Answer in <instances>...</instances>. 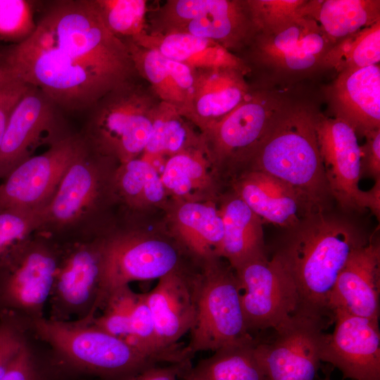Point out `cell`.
<instances>
[{"mask_svg": "<svg viewBox=\"0 0 380 380\" xmlns=\"http://www.w3.org/2000/svg\"><path fill=\"white\" fill-rule=\"evenodd\" d=\"M288 104L276 94L251 87L235 108L201 132L210 164L240 166Z\"/></svg>", "mask_w": 380, "mask_h": 380, "instance_id": "8fae6325", "label": "cell"}, {"mask_svg": "<svg viewBox=\"0 0 380 380\" xmlns=\"http://www.w3.org/2000/svg\"><path fill=\"white\" fill-rule=\"evenodd\" d=\"M220 258L203 260V272L194 275L196 315L185 347L191 356L255 339L246 324L236 274Z\"/></svg>", "mask_w": 380, "mask_h": 380, "instance_id": "52a82bcc", "label": "cell"}, {"mask_svg": "<svg viewBox=\"0 0 380 380\" xmlns=\"http://www.w3.org/2000/svg\"><path fill=\"white\" fill-rule=\"evenodd\" d=\"M330 211L309 213L288 228L272 258L294 284L298 310L333 319L329 302L336 279L369 236Z\"/></svg>", "mask_w": 380, "mask_h": 380, "instance_id": "6da1fadb", "label": "cell"}, {"mask_svg": "<svg viewBox=\"0 0 380 380\" xmlns=\"http://www.w3.org/2000/svg\"><path fill=\"white\" fill-rule=\"evenodd\" d=\"M331 46L318 24L301 16L273 32L257 34L243 53L251 62L293 72L320 66Z\"/></svg>", "mask_w": 380, "mask_h": 380, "instance_id": "d6986e66", "label": "cell"}, {"mask_svg": "<svg viewBox=\"0 0 380 380\" xmlns=\"http://www.w3.org/2000/svg\"><path fill=\"white\" fill-rule=\"evenodd\" d=\"M234 188L235 194L262 220L286 229L312 213L291 186L263 172L243 171Z\"/></svg>", "mask_w": 380, "mask_h": 380, "instance_id": "d4e9b609", "label": "cell"}, {"mask_svg": "<svg viewBox=\"0 0 380 380\" xmlns=\"http://www.w3.org/2000/svg\"><path fill=\"white\" fill-rule=\"evenodd\" d=\"M1 58L19 80L42 90L61 110H89L115 88L54 45L37 26Z\"/></svg>", "mask_w": 380, "mask_h": 380, "instance_id": "277c9868", "label": "cell"}, {"mask_svg": "<svg viewBox=\"0 0 380 380\" xmlns=\"http://www.w3.org/2000/svg\"><path fill=\"white\" fill-rule=\"evenodd\" d=\"M31 329L58 364L80 372L122 380L160 363L93 326L89 319L57 322L44 317L32 322Z\"/></svg>", "mask_w": 380, "mask_h": 380, "instance_id": "8992f818", "label": "cell"}, {"mask_svg": "<svg viewBox=\"0 0 380 380\" xmlns=\"http://www.w3.org/2000/svg\"><path fill=\"white\" fill-rule=\"evenodd\" d=\"M320 380H331V379H330L329 375H327L324 379H320Z\"/></svg>", "mask_w": 380, "mask_h": 380, "instance_id": "c3c4849f", "label": "cell"}, {"mask_svg": "<svg viewBox=\"0 0 380 380\" xmlns=\"http://www.w3.org/2000/svg\"><path fill=\"white\" fill-rule=\"evenodd\" d=\"M380 296V243L370 236L356 249L340 272L330 296L329 308L379 322Z\"/></svg>", "mask_w": 380, "mask_h": 380, "instance_id": "ffe728a7", "label": "cell"}, {"mask_svg": "<svg viewBox=\"0 0 380 380\" xmlns=\"http://www.w3.org/2000/svg\"><path fill=\"white\" fill-rule=\"evenodd\" d=\"M194 127H196L182 116L175 106L160 101L156 110L151 135L142 156H162L168 158L185 149L203 144L201 133H196Z\"/></svg>", "mask_w": 380, "mask_h": 380, "instance_id": "1f68e13d", "label": "cell"}, {"mask_svg": "<svg viewBox=\"0 0 380 380\" xmlns=\"http://www.w3.org/2000/svg\"><path fill=\"white\" fill-rule=\"evenodd\" d=\"M113 159L86 142L44 208V224L38 232L58 242L94 235L91 227L107 188L106 166Z\"/></svg>", "mask_w": 380, "mask_h": 380, "instance_id": "9c48e42d", "label": "cell"}, {"mask_svg": "<svg viewBox=\"0 0 380 380\" xmlns=\"http://www.w3.org/2000/svg\"><path fill=\"white\" fill-rule=\"evenodd\" d=\"M145 297L160 346L182 349L177 341L190 331L195 319L194 276L186 275L181 269L171 272L158 279Z\"/></svg>", "mask_w": 380, "mask_h": 380, "instance_id": "7402d4cb", "label": "cell"}, {"mask_svg": "<svg viewBox=\"0 0 380 380\" xmlns=\"http://www.w3.org/2000/svg\"><path fill=\"white\" fill-rule=\"evenodd\" d=\"M210 165L203 144L168 157L160 175L165 192L186 197L207 186L210 182Z\"/></svg>", "mask_w": 380, "mask_h": 380, "instance_id": "836d02e7", "label": "cell"}, {"mask_svg": "<svg viewBox=\"0 0 380 380\" xmlns=\"http://www.w3.org/2000/svg\"><path fill=\"white\" fill-rule=\"evenodd\" d=\"M32 334L31 322L12 314H0V380Z\"/></svg>", "mask_w": 380, "mask_h": 380, "instance_id": "60d3db41", "label": "cell"}, {"mask_svg": "<svg viewBox=\"0 0 380 380\" xmlns=\"http://www.w3.org/2000/svg\"><path fill=\"white\" fill-rule=\"evenodd\" d=\"M28 87L18 80L0 88V146L11 113Z\"/></svg>", "mask_w": 380, "mask_h": 380, "instance_id": "ee69618b", "label": "cell"}, {"mask_svg": "<svg viewBox=\"0 0 380 380\" xmlns=\"http://www.w3.org/2000/svg\"><path fill=\"white\" fill-rule=\"evenodd\" d=\"M19 80L10 68L0 59V88L15 81Z\"/></svg>", "mask_w": 380, "mask_h": 380, "instance_id": "7dc6e473", "label": "cell"}, {"mask_svg": "<svg viewBox=\"0 0 380 380\" xmlns=\"http://www.w3.org/2000/svg\"><path fill=\"white\" fill-rule=\"evenodd\" d=\"M303 15L314 20L331 46L380 20L379 0H307Z\"/></svg>", "mask_w": 380, "mask_h": 380, "instance_id": "f1b7e54d", "label": "cell"}, {"mask_svg": "<svg viewBox=\"0 0 380 380\" xmlns=\"http://www.w3.org/2000/svg\"><path fill=\"white\" fill-rule=\"evenodd\" d=\"M130 39L194 69L229 68L239 70L246 75L252 71L239 56L204 37L187 33L159 34L145 31Z\"/></svg>", "mask_w": 380, "mask_h": 380, "instance_id": "4316f807", "label": "cell"}, {"mask_svg": "<svg viewBox=\"0 0 380 380\" xmlns=\"http://www.w3.org/2000/svg\"><path fill=\"white\" fill-rule=\"evenodd\" d=\"M122 39L137 74L148 82L161 101L175 106L185 117L191 106L194 69L139 46L129 38Z\"/></svg>", "mask_w": 380, "mask_h": 380, "instance_id": "484cf974", "label": "cell"}, {"mask_svg": "<svg viewBox=\"0 0 380 380\" xmlns=\"http://www.w3.org/2000/svg\"><path fill=\"white\" fill-rule=\"evenodd\" d=\"M161 101L139 75L112 89L89 110L87 144L119 163L143 153Z\"/></svg>", "mask_w": 380, "mask_h": 380, "instance_id": "5b68a950", "label": "cell"}, {"mask_svg": "<svg viewBox=\"0 0 380 380\" xmlns=\"http://www.w3.org/2000/svg\"><path fill=\"white\" fill-rule=\"evenodd\" d=\"M42 346L32 333L1 380H42L38 362Z\"/></svg>", "mask_w": 380, "mask_h": 380, "instance_id": "b9f144b4", "label": "cell"}, {"mask_svg": "<svg viewBox=\"0 0 380 380\" xmlns=\"http://www.w3.org/2000/svg\"><path fill=\"white\" fill-rule=\"evenodd\" d=\"M61 109L42 90L29 85L9 118L0 146V178L32 157L39 146L66 137Z\"/></svg>", "mask_w": 380, "mask_h": 380, "instance_id": "2e32d148", "label": "cell"}, {"mask_svg": "<svg viewBox=\"0 0 380 380\" xmlns=\"http://www.w3.org/2000/svg\"><path fill=\"white\" fill-rule=\"evenodd\" d=\"M44 220L42 209H0V256L18 241L38 232Z\"/></svg>", "mask_w": 380, "mask_h": 380, "instance_id": "f35d334b", "label": "cell"}, {"mask_svg": "<svg viewBox=\"0 0 380 380\" xmlns=\"http://www.w3.org/2000/svg\"><path fill=\"white\" fill-rule=\"evenodd\" d=\"M365 209H369L378 220L380 217V179L374 182L373 186L366 191Z\"/></svg>", "mask_w": 380, "mask_h": 380, "instance_id": "bcb514c9", "label": "cell"}, {"mask_svg": "<svg viewBox=\"0 0 380 380\" xmlns=\"http://www.w3.org/2000/svg\"><path fill=\"white\" fill-rule=\"evenodd\" d=\"M360 148V178L380 179V129L365 136Z\"/></svg>", "mask_w": 380, "mask_h": 380, "instance_id": "7bdbcfd3", "label": "cell"}, {"mask_svg": "<svg viewBox=\"0 0 380 380\" xmlns=\"http://www.w3.org/2000/svg\"><path fill=\"white\" fill-rule=\"evenodd\" d=\"M332 315L335 326L322 335L321 362L338 368L345 378L380 380L379 322L338 308Z\"/></svg>", "mask_w": 380, "mask_h": 380, "instance_id": "ac0fdd59", "label": "cell"}, {"mask_svg": "<svg viewBox=\"0 0 380 380\" xmlns=\"http://www.w3.org/2000/svg\"><path fill=\"white\" fill-rule=\"evenodd\" d=\"M252 341L222 347L190 367L183 380H266Z\"/></svg>", "mask_w": 380, "mask_h": 380, "instance_id": "4dcf8cb0", "label": "cell"}, {"mask_svg": "<svg viewBox=\"0 0 380 380\" xmlns=\"http://www.w3.org/2000/svg\"><path fill=\"white\" fill-rule=\"evenodd\" d=\"M316 115L310 107L288 104L240 165L291 186L310 213L330 211L334 201L319 151Z\"/></svg>", "mask_w": 380, "mask_h": 380, "instance_id": "7a4b0ae2", "label": "cell"}, {"mask_svg": "<svg viewBox=\"0 0 380 380\" xmlns=\"http://www.w3.org/2000/svg\"><path fill=\"white\" fill-rule=\"evenodd\" d=\"M108 29L115 36L133 39L146 31V0H94Z\"/></svg>", "mask_w": 380, "mask_h": 380, "instance_id": "d590c367", "label": "cell"}, {"mask_svg": "<svg viewBox=\"0 0 380 380\" xmlns=\"http://www.w3.org/2000/svg\"><path fill=\"white\" fill-rule=\"evenodd\" d=\"M175 227L182 243L194 255L203 260L218 257L224 225L213 203H182L176 212Z\"/></svg>", "mask_w": 380, "mask_h": 380, "instance_id": "f546056e", "label": "cell"}, {"mask_svg": "<svg viewBox=\"0 0 380 380\" xmlns=\"http://www.w3.org/2000/svg\"><path fill=\"white\" fill-rule=\"evenodd\" d=\"M178 248L165 239L135 232L102 236V286L98 312L114 289L132 281L160 279L181 269Z\"/></svg>", "mask_w": 380, "mask_h": 380, "instance_id": "4fadbf2b", "label": "cell"}, {"mask_svg": "<svg viewBox=\"0 0 380 380\" xmlns=\"http://www.w3.org/2000/svg\"><path fill=\"white\" fill-rule=\"evenodd\" d=\"M58 264L48 304V319L68 322L96 315L102 286V236L58 242Z\"/></svg>", "mask_w": 380, "mask_h": 380, "instance_id": "30bf717a", "label": "cell"}, {"mask_svg": "<svg viewBox=\"0 0 380 380\" xmlns=\"http://www.w3.org/2000/svg\"><path fill=\"white\" fill-rule=\"evenodd\" d=\"M334 117L357 135L380 129V68L374 65L338 74L329 91Z\"/></svg>", "mask_w": 380, "mask_h": 380, "instance_id": "603a6c76", "label": "cell"}, {"mask_svg": "<svg viewBox=\"0 0 380 380\" xmlns=\"http://www.w3.org/2000/svg\"><path fill=\"white\" fill-rule=\"evenodd\" d=\"M224 235L218 257L227 260L234 270L246 261L266 255L262 220L236 194L219 209Z\"/></svg>", "mask_w": 380, "mask_h": 380, "instance_id": "83f0119b", "label": "cell"}, {"mask_svg": "<svg viewBox=\"0 0 380 380\" xmlns=\"http://www.w3.org/2000/svg\"><path fill=\"white\" fill-rule=\"evenodd\" d=\"M330 317L297 310L268 341L254 344L266 380H315L320 344Z\"/></svg>", "mask_w": 380, "mask_h": 380, "instance_id": "7c38bea8", "label": "cell"}, {"mask_svg": "<svg viewBox=\"0 0 380 380\" xmlns=\"http://www.w3.org/2000/svg\"><path fill=\"white\" fill-rule=\"evenodd\" d=\"M177 33L211 39L238 56L258 34L246 0H191Z\"/></svg>", "mask_w": 380, "mask_h": 380, "instance_id": "44dd1931", "label": "cell"}, {"mask_svg": "<svg viewBox=\"0 0 380 380\" xmlns=\"http://www.w3.org/2000/svg\"><path fill=\"white\" fill-rule=\"evenodd\" d=\"M380 61V20L333 45L320 66L334 69L338 74Z\"/></svg>", "mask_w": 380, "mask_h": 380, "instance_id": "e575fe53", "label": "cell"}, {"mask_svg": "<svg viewBox=\"0 0 380 380\" xmlns=\"http://www.w3.org/2000/svg\"><path fill=\"white\" fill-rule=\"evenodd\" d=\"M242 72L229 68L194 69L191 106L185 118L201 132L235 108L251 86Z\"/></svg>", "mask_w": 380, "mask_h": 380, "instance_id": "cb8c5ba5", "label": "cell"}, {"mask_svg": "<svg viewBox=\"0 0 380 380\" xmlns=\"http://www.w3.org/2000/svg\"><path fill=\"white\" fill-rule=\"evenodd\" d=\"M248 331L275 329L298 310V296L279 263L267 255L251 258L234 270Z\"/></svg>", "mask_w": 380, "mask_h": 380, "instance_id": "5bb4252c", "label": "cell"}, {"mask_svg": "<svg viewBox=\"0 0 380 380\" xmlns=\"http://www.w3.org/2000/svg\"><path fill=\"white\" fill-rule=\"evenodd\" d=\"M319 151L333 198L345 212L365 209L366 191L359 187L360 148L357 135L343 120L317 113Z\"/></svg>", "mask_w": 380, "mask_h": 380, "instance_id": "e0dca14e", "label": "cell"}, {"mask_svg": "<svg viewBox=\"0 0 380 380\" xmlns=\"http://www.w3.org/2000/svg\"><path fill=\"white\" fill-rule=\"evenodd\" d=\"M37 27L54 45L114 87L139 76L125 43L108 29L94 0L53 1Z\"/></svg>", "mask_w": 380, "mask_h": 380, "instance_id": "3957f363", "label": "cell"}, {"mask_svg": "<svg viewBox=\"0 0 380 380\" xmlns=\"http://www.w3.org/2000/svg\"><path fill=\"white\" fill-rule=\"evenodd\" d=\"M113 186L127 203L134 207L157 203L165 194L160 175L141 157L119 163L114 172Z\"/></svg>", "mask_w": 380, "mask_h": 380, "instance_id": "d6a6232c", "label": "cell"}, {"mask_svg": "<svg viewBox=\"0 0 380 380\" xmlns=\"http://www.w3.org/2000/svg\"><path fill=\"white\" fill-rule=\"evenodd\" d=\"M85 146L82 134H70L18 165L0 185V209L45 208Z\"/></svg>", "mask_w": 380, "mask_h": 380, "instance_id": "9a60e30c", "label": "cell"}, {"mask_svg": "<svg viewBox=\"0 0 380 380\" xmlns=\"http://www.w3.org/2000/svg\"><path fill=\"white\" fill-rule=\"evenodd\" d=\"M307 0H246L253 23L259 33L278 30L303 16Z\"/></svg>", "mask_w": 380, "mask_h": 380, "instance_id": "74e56055", "label": "cell"}, {"mask_svg": "<svg viewBox=\"0 0 380 380\" xmlns=\"http://www.w3.org/2000/svg\"><path fill=\"white\" fill-rule=\"evenodd\" d=\"M190 360L148 367L122 380H178L190 368Z\"/></svg>", "mask_w": 380, "mask_h": 380, "instance_id": "f6af8a7d", "label": "cell"}, {"mask_svg": "<svg viewBox=\"0 0 380 380\" xmlns=\"http://www.w3.org/2000/svg\"><path fill=\"white\" fill-rule=\"evenodd\" d=\"M138 293L129 285L113 290L105 298L101 313L89 319L96 328L115 337L125 339L129 333V317Z\"/></svg>", "mask_w": 380, "mask_h": 380, "instance_id": "8d00e7d4", "label": "cell"}, {"mask_svg": "<svg viewBox=\"0 0 380 380\" xmlns=\"http://www.w3.org/2000/svg\"><path fill=\"white\" fill-rule=\"evenodd\" d=\"M59 251L58 241L36 232L0 256V314L31 323L45 317Z\"/></svg>", "mask_w": 380, "mask_h": 380, "instance_id": "ba28073f", "label": "cell"}, {"mask_svg": "<svg viewBox=\"0 0 380 380\" xmlns=\"http://www.w3.org/2000/svg\"><path fill=\"white\" fill-rule=\"evenodd\" d=\"M33 1L0 0V41L20 44L35 32Z\"/></svg>", "mask_w": 380, "mask_h": 380, "instance_id": "ab89813d", "label": "cell"}]
</instances>
